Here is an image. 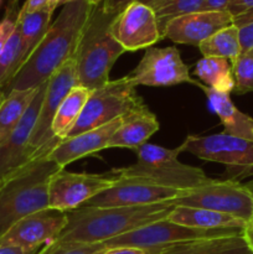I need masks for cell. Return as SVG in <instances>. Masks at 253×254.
<instances>
[{
    "mask_svg": "<svg viewBox=\"0 0 253 254\" xmlns=\"http://www.w3.org/2000/svg\"><path fill=\"white\" fill-rule=\"evenodd\" d=\"M96 5L94 0H73L63 5L44 39L2 89L4 96L14 89L36 88L73 59L82 32Z\"/></svg>",
    "mask_w": 253,
    "mask_h": 254,
    "instance_id": "cell-1",
    "label": "cell"
},
{
    "mask_svg": "<svg viewBox=\"0 0 253 254\" xmlns=\"http://www.w3.org/2000/svg\"><path fill=\"white\" fill-rule=\"evenodd\" d=\"M175 206L170 202L133 207H79L67 212V225L55 242L103 243L163 220Z\"/></svg>",
    "mask_w": 253,
    "mask_h": 254,
    "instance_id": "cell-2",
    "label": "cell"
},
{
    "mask_svg": "<svg viewBox=\"0 0 253 254\" xmlns=\"http://www.w3.org/2000/svg\"><path fill=\"white\" fill-rule=\"evenodd\" d=\"M60 166L34 159L0 183V237L21 218L49 207V186Z\"/></svg>",
    "mask_w": 253,
    "mask_h": 254,
    "instance_id": "cell-3",
    "label": "cell"
},
{
    "mask_svg": "<svg viewBox=\"0 0 253 254\" xmlns=\"http://www.w3.org/2000/svg\"><path fill=\"white\" fill-rule=\"evenodd\" d=\"M113 19L102 10L101 4H97L92 10L72 59L78 84L91 91L109 81L114 64L126 52L111 32Z\"/></svg>",
    "mask_w": 253,
    "mask_h": 254,
    "instance_id": "cell-4",
    "label": "cell"
},
{
    "mask_svg": "<svg viewBox=\"0 0 253 254\" xmlns=\"http://www.w3.org/2000/svg\"><path fill=\"white\" fill-rule=\"evenodd\" d=\"M135 153L136 163L126 168L113 169L117 175L141 179L180 191H191L211 180L201 169L181 163L178 148L166 149L146 143Z\"/></svg>",
    "mask_w": 253,
    "mask_h": 254,
    "instance_id": "cell-5",
    "label": "cell"
},
{
    "mask_svg": "<svg viewBox=\"0 0 253 254\" xmlns=\"http://www.w3.org/2000/svg\"><path fill=\"white\" fill-rule=\"evenodd\" d=\"M126 77L111 81L91 91L81 116L67 138L106 126L126 114L145 107L143 98Z\"/></svg>",
    "mask_w": 253,
    "mask_h": 254,
    "instance_id": "cell-6",
    "label": "cell"
},
{
    "mask_svg": "<svg viewBox=\"0 0 253 254\" xmlns=\"http://www.w3.org/2000/svg\"><path fill=\"white\" fill-rule=\"evenodd\" d=\"M171 203L226 213L247 223L253 220V191L233 179L225 181L211 179L208 183L173 200Z\"/></svg>",
    "mask_w": 253,
    "mask_h": 254,
    "instance_id": "cell-7",
    "label": "cell"
},
{
    "mask_svg": "<svg viewBox=\"0 0 253 254\" xmlns=\"http://www.w3.org/2000/svg\"><path fill=\"white\" fill-rule=\"evenodd\" d=\"M76 86L79 84L73 60H69L60 67L47 81L39 117L30 138L29 151L31 160L46 156L60 141L52 133V123L64 97Z\"/></svg>",
    "mask_w": 253,
    "mask_h": 254,
    "instance_id": "cell-8",
    "label": "cell"
},
{
    "mask_svg": "<svg viewBox=\"0 0 253 254\" xmlns=\"http://www.w3.org/2000/svg\"><path fill=\"white\" fill-rule=\"evenodd\" d=\"M178 149L201 160L223 164L235 175L253 174V140L222 131L205 136L189 135Z\"/></svg>",
    "mask_w": 253,
    "mask_h": 254,
    "instance_id": "cell-9",
    "label": "cell"
},
{
    "mask_svg": "<svg viewBox=\"0 0 253 254\" xmlns=\"http://www.w3.org/2000/svg\"><path fill=\"white\" fill-rule=\"evenodd\" d=\"M243 235L241 230H201L179 225L168 218L155 221L149 225L103 242L107 248L134 247L143 250H155L181 242L203 240V238L225 237Z\"/></svg>",
    "mask_w": 253,
    "mask_h": 254,
    "instance_id": "cell-10",
    "label": "cell"
},
{
    "mask_svg": "<svg viewBox=\"0 0 253 254\" xmlns=\"http://www.w3.org/2000/svg\"><path fill=\"white\" fill-rule=\"evenodd\" d=\"M117 179L113 170L109 174H87L60 169L50 180L49 207L63 212L77 210L111 188Z\"/></svg>",
    "mask_w": 253,
    "mask_h": 254,
    "instance_id": "cell-11",
    "label": "cell"
},
{
    "mask_svg": "<svg viewBox=\"0 0 253 254\" xmlns=\"http://www.w3.org/2000/svg\"><path fill=\"white\" fill-rule=\"evenodd\" d=\"M134 87H170L193 83L189 66L176 47H149L135 68L126 74Z\"/></svg>",
    "mask_w": 253,
    "mask_h": 254,
    "instance_id": "cell-12",
    "label": "cell"
},
{
    "mask_svg": "<svg viewBox=\"0 0 253 254\" xmlns=\"http://www.w3.org/2000/svg\"><path fill=\"white\" fill-rule=\"evenodd\" d=\"M117 176L118 179L111 188L94 196L82 207H133L155 205L170 202L188 192L164 188L141 179Z\"/></svg>",
    "mask_w": 253,
    "mask_h": 254,
    "instance_id": "cell-13",
    "label": "cell"
},
{
    "mask_svg": "<svg viewBox=\"0 0 253 254\" xmlns=\"http://www.w3.org/2000/svg\"><path fill=\"white\" fill-rule=\"evenodd\" d=\"M67 221V212L45 208L12 225L0 237V247H17L26 251L41 250L57 240L66 227Z\"/></svg>",
    "mask_w": 253,
    "mask_h": 254,
    "instance_id": "cell-14",
    "label": "cell"
},
{
    "mask_svg": "<svg viewBox=\"0 0 253 254\" xmlns=\"http://www.w3.org/2000/svg\"><path fill=\"white\" fill-rule=\"evenodd\" d=\"M111 32L126 52L146 50L163 39L154 9L139 1L114 17Z\"/></svg>",
    "mask_w": 253,
    "mask_h": 254,
    "instance_id": "cell-15",
    "label": "cell"
},
{
    "mask_svg": "<svg viewBox=\"0 0 253 254\" xmlns=\"http://www.w3.org/2000/svg\"><path fill=\"white\" fill-rule=\"evenodd\" d=\"M47 82L40 84L31 104L12 133L0 144V183L31 161L30 138L34 131Z\"/></svg>",
    "mask_w": 253,
    "mask_h": 254,
    "instance_id": "cell-16",
    "label": "cell"
},
{
    "mask_svg": "<svg viewBox=\"0 0 253 254\" xmlns=\"http://www.w3.org/2000/svg\"><path fill=\"white\" fill-rule=\"evenodd\" d=\"M231 25H233V16L228 11L192 12L169 22L164 30L163 39L198 47L201 42Z\"/></svg>",
    "mask_w": 253,
    "mask_h": 254,
    "instance_id": "cell-17",
    "label": "cell"
},
{
    "mask_svg": "<svg viewBox=\"0 0 253 254\" xmlns=\"http://www.w3.org/2000/svg\"><path fill=\"white\" fill-rule=\"evenodd\" d=\"M121 124L122 118H119L106 126L60 140L57 145L47 154L46 158L56 163L61 169H64L73 161L107 149L112 135L116 133Z\"/></svg>",
    "mask_w": 253,
    "mask_h": 254,
    "instance_id": "cell-18",
    "label": "cell"
},
{
    "mask_svg": "<svg viewBox=\"0 0 253 254\" xmlns=\"http://www.w3.org/2000/svg\"><path fill=\"white\" fill-rule=\"evenodd\" d=\"M160 128L156 116L148 108L131 112L122 118V124L112 135L107 149L123 148L138 150L140 146L148 143L149 138Z\"/></svg>",
    "mask_w": 253,
    "mask_h": 254,
    "instance_id": "cell-19",
    "label": "cell"
},
{
    "mask_svg": "<svg viewBox=\"0 0 253 254\" xmlns=\"http://www.w3.org/2000/svg\"><path fill=\"white\" fill-rule=\"evenodd\" d=\"M192 84L203 91L211 111L220 118L221 123L225 127V130H223L225 133L238 136V138L253 140V119L241 112L233 104V102L231 101L230 93L216 92L195 79H193Z\"/></svg>",
    "mask_w": 253,
    "mask_h": 254,
    "instance_id": "cell-20",
    "label": "cell"
},
{
    "mask_svg": "<svg viewBox=\"0 0 253 254\" xmlns=\"http://www.w3.org/2000/svg\"><path fill=\"white\" fill-rule=\"evenodd\" d=\"M166 218L174 223L192 228H201V230L243 231L247 226L246 221L235 216L206 210V208L185 207V206H175Z\"/></svg>",
    "mask_w": 253,
    "mask_h": 254,
    "instance_id": "cell-21",
    "label": "cell"
},
{
    "mask_svg": "<svg viewBox=\"0 0 253 254\" xmlns=\"http://www.w3.org/2000/svg\"><path fill=\"white\" fill-rule=\"evenodd\" d=\"M158 254H253L243 235L181 242L159 250Z\"/></svg>",
    "mask_w": 253,
    "mask_h": 254,
    "instance_id": "cell-22",
    "label": "cell"
},
{
    "mask_svg": "<svg viewBox=\"0 0 253 254\" xmlns=\"http://www.w3.org/2000/svg\"><path fill=\"white\" fill-rule=\"evenodd\" d=\"M195 76L203 86L221 93H231L235 89L232 64L220 57H203L196 64Z\"/></svg>",
    "mask_w": 253,
    "mask_h": 254,
    "instance_id": "cell-23",
    "label": "cell"
},
{
    "mask_svg": "<svg viewBox=\"0 0 253 254\" xmlns=\"http://www.w3.org/2000/svg\"><path fill=\"white\" fill-rule=\"evenodd\" d=\"M37 88L14 89L0 103V144L12 133L31 104Z\"/></svg>",
    "mask_w": 253,
    "mask_h": 254,
    "instance_id": "cell-24",
    "label": "cell"
},
{
    "mask_svg": "<svg viewBox=\"0 0 253 254\" xmlns=\"http://www.w3.org/2000/svg\"><path fill=\"white\" fill-rule=\"evenodd\" d=\"M89 94L91 89L76 86L64 97L52 123V133L57 140H63L67 138L77 119L81 116Z\"/></svg>",
    "mask_w": 253,
    "mask_h": 254,
    "instance_id": "cell-25",
    "label": "cell"
},
{
    "mask_svg": "<svg viewBox=\"0 0 253 254\" xmlns=\"http://www.w3.org/2000/svg\"><path fill=\"white\" fill-rule=\"evenodd\" d=\"M52 14L54 11L50 7H45L30 14H20V12L17 14L16 22L21 36L22 64L31 55L39 42L44 39L45 34L51 25Z\"/></svg>",
    "mask_w": 253,
    "mask_h": 254,
    "instance_id": "cell-26",
    "label": "cell"
},
{
    "mask_svg": "<svg viewBox=\"0 0 253 254\" xmlns=\"http://www.w3.org/2000/svg\"><path fill=\"white\" fill-rule=\"evenodd\" d=\"M200 52L203 57H220L226 59L231 64L241 55L240 39H238V27L235 25L225 27L208 37L207 40L198 45Z\"/></svg>",
    "mask_w": 253,
    "mask_h": 254,
    "instance_id": "cell-27",
    "label": "cell"
},
{
    "mask_svg": "<svg viewBox=\"0 0 253 254\" xmlns=\"http://www.w3.org/2000/svg\"><path fill=\"white\" fill-rule=\"evenodd\" d=\"M21 64V36L16 22L14 32L0 54V91L2 92V89L7 86V83L20 69Z\"/></svg>",
    "mask_w": 253,
    "mask_h": 254,
    "instance_id": "cell-28",
    "label": "cell"
},
{
    "mask_svg": "<svg viewBox=\"0 0 253 254\" xmlns=\"http://www.w3.org/2000/svg\"><path fill=\"white\" fill-rule=\"evenodd\" d=\"M203 4L205 0H165L154 7L161 37L169 22L184 15L202 11Z\"/></svg>",
    "mask_w": 253,
    "mask_h": 254,
    "instance_id": "cell-29",
    "label": "cell"
},
{
    "mask_svg": "<svg viewBox=\"0 0 253 254\" xmlns=\"http://www.w3.org/2000/svg\"><path fill=\"white\" fill-rule=\"evenodd\" d=\"M235 89L237 94L253 92V49L242 52L232 64Z\"/></svg>",
    "mask_w": 253,
    "mask_h": 254,
    "instance_id": "cell-30",
    "label": "cell"
},
{
    "mask_svg": "<svg viewBox=\"0 0 253 254\" xmlns=\"http://www.w3.org/2000/svg\"><path fill=\"white\" fill-rule=\"evenodd\" d=\"M107 250L103 243H59L41 248L37 254H102Z\"/></svg>",
    "mask_w": 253,
    "mask_h": 254,
    "instance_id": "cell-31",
    "label": "cell"
},
{
    "mask_svg": "<svg viewBox=\"0 0 253 254\" xmlns=\"http://www.w3.org/2000/svg\"><path fill=\"white\" fill-rule=\"evenodd\" d=\"M19 11L14 12V7H10L6 12V16L0 22V54L2 52L4 47L6 46L10 36L16 27V20Z\"/></svg>",
    "mask_w": 253,
    "mask_h": 254,
    "instance_id": "cell-32",
    "label": "cell"
},
{
    "mask_svg": "<svg viewBox=\"0 0 253 254\" xmlns=\"http://www.w3.org/2000/svg\"><path fill=\"white\" fill-rule=\"evenodd\" d=\"M135 1L138 0H94V2L101 4L102 10L112 17H116L117 15L121 14L124 9H126L129 5Z\"/></svg>",
    "mask_w": 253,
    "mask_h": 254,
    "instance_id": "cell-33",
    "label": "cell"
},
{
    "mask_svg": "<svg viewBox=\"0 0 253 254\" xmlns=\"http://www.w3.org/2000/svg\"><path fill=\"white\" fill-rule=\"evenodd\" d=\"M238 39H240L241 54L253 49V21L238 26Z\"/></svg>",
    "mask_w": 253,
    "mask_h": 254,
    "instance_id": "cell-34",
    "label": "cell"
},
{
    "mask_svg": "<svg viewBox=\"0 0 253 254\" xmlns=\"http://www.w3.org/2000/svg\"><path fill=\"white\" fill-rule=\"evenodd\" d=\"M253 9V0H231L228 10L233 19Z\"/></svg>",
    "mask_w": 253,
    "mask_h": 254,
    "instance_id": "cell-35",
    "label": "cell"
},
{
    "mask_svg": "<svg viewBox=\"0 0 253 254\" xmlns=\"http://www.w3.org/2000/svg\"><path fill=\"white\" fill-rule=\"evenodd\" d=\"M160 248L155 250H143V248L134 247H114L107 248L102 254H158Z\"/></svg>",
    "mask_w": 253,
    "mask_h": 254,
    "instance_id": "cell-36",
    "label": "cell"
},
{
    "mask_svg": "<svg viewBox=\"0 0 253 254\" xmlns=\"http://www.w3.org/2000/svg\"><path fill=\"white\" fill-rule=\"evenodd\" d=\"M51 0H26L24 6L19 10L20 14H30V12L39 11V10L49 7Z\"/></svg>",
    "mask_w": 253,
    "mask_h": 254,
    "instance_id": "cell-37",
    "label": "cell"
},
{
    "mask_svg": "<svg viewBox=\"0 0 253 254\" xmlns=\"http://www.w3.org/2000/svg\"><path fill=\"white\" fill-rule=\"evenodd\" d=\"M231 0H205L202 11H227Z\"/></svg>",
    "mask_w": 253,
    "mask_h": 254,
    "instance_id": "cell-38",
    "label": "cell"
},
{
    "mask_svg": "<svg viewBox=\"0 0 253 254\" xmlns=\"http://www.w3.org/2000/svg\"><path fill=\"white\" fill-rule=\"evenodd\" d=\"M44 248V247H42ZM41 250L26 251L17 247H0V254H37Z\"/></svg>",
    "mask_w": 253,
    "mask_h": 254,
    "instance_id": "cell-39",
    "label": "cell"
},
{
    "mask_svg": "<svg viewBox=\"0 0 253 254\" xmlns=\"http://www.w3.org/2000/svg\"><path fill=\"white\" fill-rule=\"evenodd\" d=\"M243 238L247 242L250 250L253 252V220L251 222H248L246 228L243 230Z\"/></svg>",
    "mask_w": 253,
    "mask_h": 254,
    "instance_id": "cell-40",
    "label": "cell"
},
{
    "mask_svg": "<svg viewBox=\"0 0 253 254\" xmlns=\"http://www.w3.org/2000/svg\"><path fill=\"white\" fill-rule=\"evenodd\" d=\"M251 21H253V9L250 10V11L245 12V14L240 15V16L235 17V19H233V25L238 27L241 26V25H245Z\"/></svg>",
    "mask_w": 253,
    "mask_h": 254,
    "instance_id": "cell-41",
    "label": "cell"
},
{
    "mask_svg": "<svg viewBox=\"0 0 253 254\" xmlns=\"http://www.w3.org/2000/svg\"><path fill=\"white\" fill-rule=\"evenodd\" d=\"M69 1H73V0H51V1H50L49 7L52 10V11H55L57 7L63 6V5H66L67 2H69Z\"/></svg>",
    "mask_w": 253,
    "mask_h": 254,
    "instance_id": "cell-42",
    "label": "cell"
},
{
    "mask_svg": "<svg viewBox=\"0 0 253 254\" xmlns=\"http://www.w3.org/2000/svg\"><path fill=\"white\" fill-rule=\"evenodd\" d=\"M139 2H141V4L144 5H148V6H150L151 9H154V7H156L158 5H160L161 2L165 1V0H138Z\"/></svg>",
    "mask_w": 253,
    "mask_h": 254,
    "instance_id": "cell-43",
    "label": "cell"
},
{
    "mask_svg": "<svg viewBox=\"0 0 253 254\" xmlns=\"http://www.w3.org/2000/svg\"><path fill=\"white\" fill-rule=\"evenodd\" d=\"M4 93H2V92L1 91H0V103H1V101H2V99H4Z\"/></svg>",
    "mask_w": 253,
    "mask_h": 254,
    "instance_id": "cell-44",
    "label": "cell"
},
{
    "mask_svg": "<svg viewBox=\"0 0 253 254\" xmlns=\"http://www.w3.org/2000/svg\"><path fill=\"white\" fill-rule=\"evenodd\" d=\"M16 1H17V0H11V6H14V5L16 4Z\"/></svg>",
    "mask_w": 253,
    "mask_h": 254,
    "instance_id": "cell-45",
    "label": "cell"
},
{
    "mask_svg": "<svg viewBox=\"0 0 253 254\" xmlns=\"http://www.w3.org/2000/svg\"><path fill=\"white\" fill-rule=\"evenodd\" d=\"M0 1H1V0H0Z\"/></svg>",
    "mask_w": 253,
    "mask_h": 254,
    "instance_id": "cell-46",
    "label": "cell"
}]
</instances>
